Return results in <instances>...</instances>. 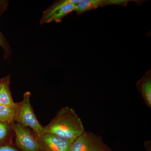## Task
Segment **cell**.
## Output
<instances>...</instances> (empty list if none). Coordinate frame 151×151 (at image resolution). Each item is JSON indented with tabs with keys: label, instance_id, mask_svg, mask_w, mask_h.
<instances>
[{
	"label": "cell",
	"instance_id": "cell-3",
	"mask_svg": "<svg viewBox=\"0 0 151 151\" xmlns=\"http://www.w3.org/2000/svg\"><path fill=\"white\" fill-rule=\"evenodd\" d=\"M106 146L100 136L85 131L73 140L69 151H101Z\"/></svg>",
	"mask_w": 151,
	"mask_h": 151
},
{
	"label": "cell",
	"instance_id": "cell-17",
	"mask_svg": "<svg viewBox=\"0 0 151 151\" xmlns=\"http://www.w3.org/2000/svg\"></svg>",
	"mask_w": 151,
	"mask_h": 151
},
{
	"label": "cell",
	"instance_id": "cell-14",
	"mask_svg": "<svg viewBox=\"0 0 151 151\" xmlns=\"http://www.w3.org/2000/svg\"><path fill=\"white\" fill-rule=\"evenodd\" d=\"M9 3V1L0 0V17L7 10Z\"/></svg>",
	"mask_w": 151,
	"mask_h": 151
},
{
	"label": "cell",
	"instance_id": "cell-7",
	"mask_svg": "<svg viewBox=\"0 0 151 151\" xmlns=\"http://www.w3.org/2000/svg\"><path fill=\"white\" fill-rule=\"evenodd\" d=\"M73 4H68L60 8L55 10L49 15L43 19H41L40 24L49 23L55 22L56 23L60 22L62 19L68 14L74 11L75 5Z\"/></svg>",
	"mask_w": 151,
	"mask_h": 151
},
{
	"label": "cell",
	"instance_id": "cell-9",
	"mask_svg": "<svg viewBox=\"0 0 151 151\" xmlns=\"http://www.w3.org/2000/svg\"><path fill=\"white\" fill-rule=\"evenodd\" d=\"M18 106V103L12 106L0 104V122L13 124L15 122Z\"/></svg>",
	"mask_w": 151,
	"mask_h": 151
},
{
	"label": "cell",
	"instance_id": "cell-12",
	"mask_svg": "<svg viewBox=\"0 0 151 151\" xmlns=\"http://www.w3.org/2000/svg\"><path fill=\"white\" fill-rule=\"evenodd\" d=\"M0 47H1L4 51V58L9 60L11 55V47L4 35L0 30Z\"/></svg>",
	"mask_w": 151,
	"mask_h": 151
},
{
	"label": "cell",
	"instance_id": "cell-2",
	"mask_svg": "<svg viewBox=\"0 0 151 151\" xmlns=\"http://www.w3.org/2000/svg\"><path fill=\"white\" fill-rule=\"evenodd\" d=\"M31 93L25 92L23 98L18 103L15 122L26 127L31 128L36 136L41 134L43 132L42 127L36 117L30 103Z\"/></svg>",
	"mask_w": 151,
	"mask_h": 151
},
{
	"label": "cell",
	"instance_id": "cell-16",
	"mask_svg": "<svg viewBox=\"0 0 151 151\" xmlns=\"http://www.w3.org/2000/svg\"><path fill=\"white\" fill-rule=\"evenodd\" d=\"M101 151H113L108 146H106L104 149Z\"/></svg>",
	"mask_w": 151,
	"mask_h": 151
},
{
	"label": "cell",
	"instance_id": "cell-13",
	"mask_svg": "<svg viewBox=\"0 0 151 151\" xmlns=\"http://www.w3.org/2000/svg\"><path fill=\"white\" fill-rule=\"evenodd\" d=\"M9 132V124L0 122V142L5 139Z\"/></svg>",
	"mask_w": 151,
	"mask_h": 151
},
{
	"label": "cell",
	"instance_id": "cell-5",
	"mask_svg": "<svg viewBox=\"0 0 151 151\" xmlns=\"http://www.w3.org/2000/svg\"><path fill=\"white\" fill-rule=\"evenodd\" d=\"M12 129L16 135V144L23 151H39L40 146L36 137L27 127L18 123L13 124Z\"/></svg>",
	"mask_w": 151,
	"mask_h": 151
},
{
	"label": "cell",
	"instance_id": "cell-11",
	"mask_svg": "<svg viewBox=\"0 0 151 151\" xmlns=\"http://www.w3.org/2000/svg\"><path fill=\"white\" fill-rule=\"evenodd\" d=\"M81 1V0H61V1H56L55 2L48 8L44 11L43 13L42 14V16L41 19L46 17L53 11L60 8V7L63 6L65 5L69 4H77L80 2Z\"/></svg>",
	"mask_w": 151,
	"mask_h": 151
},
{
	"label": "cell",
	"instance_id": "cell-10",
	"mask_svg": "<svg viewBox=\"0 0 151 151\" xmlns=\"http://www.w3.org/2000/svg\"><path fill=\"white\" fill-rule=\"evenodd\" d=\"M104 0H81L76 5L74 11L78 15H80L86 11L103 7Z\"/></svg>",
	"mask_w": 151,
	"mask_h": 151
},
{
	"label": "cell",
	"instance_id": "cell-1",
	"mask_svg": "<svg viewBox=\"0 0 151 151\" xmlns=\"http://www.w3.org/2000/svg\"><path fill=\"white\" fill-rule=\"evenodd\" d=\"M84 132L80 117L73 108L66 106L60 109L50 122L44 127L42 133L52 134L74 140Z\"/></svg>",
	"mask_w": 151,
	"mask_h": 151
},
{
	"label": "cell",
	"instance_id": "cell-15",
	"mask_svg": "<svg viewBox=\"0 0 151 151\" xmlns=\"http://www.w3.org/2000/svg\"><path fill=\"white\" fill-rule=\"evenodd\" d=\"M0 151H19L12 146L6 145L0 146Z\"/></svg>",
	"mask_w": 151,
	"mask_h": 151
},
{
	"label": "cell",
	"instance_id": "cell-4",
	"mask_svg": "<svg viewBox=\"0 0 151 151\" xmlns=\"http://www.w3.org/2000/svg\"><path fill=\"white\" fill-rule=\"evenodd\" d=\"M36 138L45 151H69L74 140L49 133H42Z\"/></svg>",
	"mask_w": 151,
	"mask_h": 151
},
{
	"label": "cell",
	"instance_id": "cell-8",
	"mask_svg": "<svg viewBox=\"0 0 151 151\" xmlns=\"http://www.w3.org/2000/svg\"><path fill=\"white\" fill-rule=\"evenodd\" d=\"M10 75L0 78V104L12 106L14 105L10 89Z\"/></svg>",
	"mask_w": 151,
	"mask_h": 151
},
{
	"label": "cell",
	"instance_id": "cell-6",
	"mask_svg": "<svg viewBox=\"0 0 151 151\" xmlns=\"http://www.w3.org/2000/svg\"><path fill=\"white\" fill-rule=\"evenodd\" d=\"M137 88L139 90L145 103L151 107V70L147 71L142 78L137 82Z\"/></svg>",
	"mask_w": 151,
	"mask_h": 151
}]
</instances>
